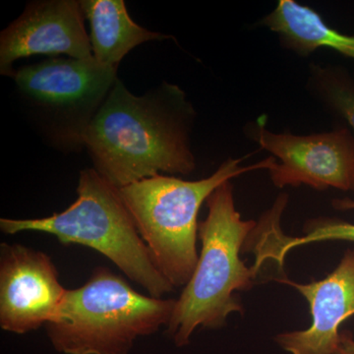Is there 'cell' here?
<instances>
[{
  "label": "cell",
  "instance_id": "obj_1",
  "mask_svg": "<svg viewBox=\"0 0 354 354\" xmlns=\"http://www.w3.org/2000/svg\"><path fill=\"white\" fill-rule=\"evenodd\" d=\"M195 113L178 86L164 83L137 97L118 79L83 134L95 171L122 188L196 167L189 133Z\"/></svg>",
  "mask_w": 354,
  "mask_h": 354
},
{
  "label": "cell",
  "instance_id": "obj_2",
  "mask_svg": "<svg viewBox=\"0 0 354 354\" xmlns=\"http://www.w3.org/2000/svg\"><path fill=\"white\" fill-rule=\"evenodd\" d=\"M209 212L199 223L201 254L167 325L177 346L189 344L198 327L218 329L230 314L243 311L234 291L250 290L256 274L239 254L257 223L243 221L235 209L234 186L221 184L207 199Z\"/></svg>",
  "mask_w": 354,
  "mask_h": 354
},
{
  "label": "cell",
  "instance_id": "obj_3",
  "mask_svg": "<svg viewBox=\"0 0 354 354\" xmlns=\"http://www.w3.org/2000/svg\"><path fill=\"white\" fill-rule=\"evenodd\" d=\"M176 300L144 295L106 267L85 285L67 290L46 326L51 344L64 354H128L140 337L171 320Z\"/></svg>",
  "mask_w": 354,
  "mask_h": 354
},
{
  "label": "cell",
  "instance_id": "obj_4",
  "mask_svg": "<svg viewBox=\"0 0 354 354\" xmlns=\"http://www.w3.org/2000/svg\"><path fill=\"white\" fill-rule=\"evenodd\" d=\"M77 194L76 201L62 213L28 220L2 218L0 230L6 234L44 232L65 245L90 247L118 266L151 297L164 298L172 292L174 286L156 267L120 189L95 169H87L80 172Z\"/></svg>",
  "mask_w": 354,
  "mask_h": 354
},
{
  "label": "cell",
  "instance_id": "obj_5",
  "mask_svg": "<svg viewBox=\"0 0 354 354\" xmlns=\"http://www.w3.org/2000/svg\"><path fill=\"white\" fill-rule=\"evenodd\" d=\"M243 158H228L211 176L187 181L156 176L120 188L158 271L174 288L187 285L198 258L197 218L203 203L221 184L257 169L269 171L276 158L241 167Z\"/></svg>",
  "mask_w": 354,
  "mask_h": 354
},
{
  "label": "cell",
  "instance_id": "obj_6",
  "mask_svg": "<svg viewBox=\"0 0 354 354\" xmlns=\"http://www.w3.org/2000/svg\"><path fill=\"white\" fill-rule=\"evenodd\" d=\"M249 137L276 158L269 169L279 188L302 184L316 190L354 191V134L348 127L311 135L274 133L261 116Z\"/></svg>",
  "mask_w": 354,
  "mask_h": 354
},
{
  "label": "cell",
  "instance_id": "obj_7",
  "mask_svg": "<svg viewBox=\"0 0 354 354\" xmlns=\"http://www.w3.org/2000/svg\"><path fill=\"white\" fill-rule=\"evenodd\" d=\"M118 68L86 59L53 58L15 71L21 93L50 113L75 121L82 135L114 84Z\"/></svg>",
  "mask_w": 354,
  "mask_h": 354
},
{
  "label": "cell",
  "instance_id": "obj_8",
  "mask_svg": "<svg viewBox=\"0 0 354 354\" xmlns=\"http://www.w3.org/2000/svg\"><path fill=\"white\" fill-rule=\"evenodd\" d=\"M50 256L21 244L0 245V327L24 335L55 318L66 292Z\"/></svg>",
  "mask_w": 354,
  "mask_h": 354
},
{
  "label": "cell",
  "instance_id": "obj_9",
  "mask_svg": "<svg viewBox=\"0 0 354 354\" xmlns=\"http://www.w3.org/2000/svg\"><path fill=\"white\" fill-rule=\"evenodd\" d=\"M80 1L44 0L26 7L0 35V73L13 76L14 62L31 55L94 57Z\"/></svg>",
  "mask_w": 354,
  "mask_h": 354
},
{
  "label": "cell",
  "instance_id": "obj_10",
  "mask_svg": "<svg viewBox=\"0 0 354 354\" xmlns=\"http://www.w3.org/2000/svg\"><path fill=\"white\" fill-rule=\"evenodd\" d=\"M277 281L306 298L312 317L308 329L278 335L277 342L291 354H334L342 324L354 315V248L346 250L334 271L321 281L306 285L286 279Z\"/></svg>",
  "mask_w": 354,
  "mask_h": 354
},
{
  "label": "cell",
  "instance_id": "obj_11",
  "mask_svg": "<svg viewBox=\"0 0 354 354\" xmlns=\"http://www.w3.org/2000/svg\"><path fill=\"white\" fill-rule=\"evenodd\" d=\"M288 204V196L279 195L274 206L261 218L247 241L246 251L255 254L253 272L257 274L266 261L274 260L283 267L286 254L291 249L299 245L317 241H349L354 242V223L321 218L309 221L304 227V236L291 237L283 234L281 228V218ZM333 206L339 211L354 209V200L349 198L335 199Z\"/></svg>",
  "mask_w": 354,
  "mask_h": 354
},
{
  "label": "cell",
  "instance_id": "obj_12",
  "mask_svg": "<svg viewBox=\"0 0 354 354\" xmlns=\"http://www.w3.org/2000/svg\"><path fill=\"white\" fill-rule=\"evenodd\" d=\"M80 4L91 26L93 55L102 64L118 68L125 55L140 44L171 38L136 24L123 0H83Z\"/></svg>",
  "mask_w": 354,
  "mask_h": 354
},
{
  "label": "cell",
  "instance_id": "obj_13",
  "mask_svg": "<svg viewBox=\"0 0 354 354\" xmlns=\"http://www.w3.org/2000/svg\"><path fill=\"white\" fill-rule=\"evenodd\" d=\"M262 24L278 35L283 48L300 57L329 48L354 59V35L337 31L326 24L314 9L300 6L295 0H279Z\"/></svg>",
  "mask_w": 354,
  "mask_h": 354
},
{
  "label": "cell",
  "instance_id": "obj_14",
  "mask_svg": "<svg viewBox=\"0 0 354 354\" xmlns=\"http://www.w3.org/2000/svg\"><path fill=\"white\" fill-rule=\"evenodd\" d=\"M307 88L323 108L346 121L354 134V75L348 69L311 64Z\"/></svg>",
  "mask_w": 354,
  "mask_h": 354
},
{
  "label": "cell",
  "instance_id": "obj_15",
  "mask_svg": "<svg viewBox=\"0 0 354 354\" xmlns=\"http://www.w3.org/2000/svg\"><path fill=\"white\" fill-rule=\"evenodd\" d=\"M334 354H354L353 335L348 330H342L339 334V342Z\"/></svg>",
  "mask_w": 354,
  "mask_h": 354
}]
</instances>
